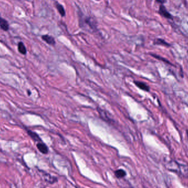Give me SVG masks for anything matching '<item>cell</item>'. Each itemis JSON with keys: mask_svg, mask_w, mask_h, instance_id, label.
Here are the masks:
<instances>
[{"mask_svg": "<svg viewBox=\"0 0 188 188\" xmlns=\"http://www.w3.org/2000/svg\"><path fill=\"white\" fill-rule=\"evenodd\" d=\"M167 169L172 172H175L182 176L188 178V165L181 163L176 161H172L166 165Z\"/></svg>", "mask_w": 188, "mask_h": 188, "instance_id": "6da1fadb", "label": "cell"}, {"mask_svg": "<svg viewBox=\"0 0 188 188\" xmlns=\"http://www.w3.org/2000/svg\"><path fill=\"white\" fill-rule=\"evenodd\" d=\"M158 13L161 16L165 17L167 19H172V16L171 14L169 13L168 11L166 10V7L163 5H161L160 6L159 11H158Z\"/></svg>", "mask_w": 188, "mask_h": 188, "instance_id": "7a4b0ae2", "label": "cell"}, {"mask_svg": "<svg viewBox=\"0 0 188 188\" xmlns=\"http://www.w3.org/2000/svg\"><path fill=\"white\" fill-rule=\"evenodd\" d=\"M134 83L137 87H139L140 89L146 92H148L150 91L149 86L145 82H140V81H134Z\"/></svg>", "mask_w": 188, "mask_h": 188, "instance_id": "3957f363", "label": "cell"}, {"mask_svg": "<svg viewBox=\"0 0 188 188\" xmlns=\"http://www.w3.org/2000/svg\"><path fill=\"white\" fill-rule=\"evenodd\" d=\"M36 147L38 148L39 151L40 153H42L43 154H47L49 152V148L47 145L44 143L43 142H39L37 143Z\"/></svg>", "mask_w": 188, "mask_h": 188, "instance_id": "277c9868", "label": "cell"}, {"mask_svg": "<svg viewBox=\"0 0 188 188\" xmlns=\"http://www.w3.org/2000/svg\"><path fill=\"white\" fill-rule=\"evenodd\" d=\"M26 130L29 136H30L34 141L38 142V143L42 142V140L40 138V136H39L36 133L31 131V130L26 129Z\"/></svg>", "mask_w": 188, "mask_h": 188, "instance_id": "5b68a950", "label": "cell"}, {"mask_svg": "<svg viewBox=\"0 0 188 188\" xmlns=\"http://www.w3.org/2000/svg\"><path fill=\"white\" fill-rule=\"evenodd\" d=\"M42 40L45 41L48 44L52 46H54L56 44V41L54 40V38H53L51 36L49 35H44L41 36Z\"/></svg>", "mask_w": 188, "mask_h": 188, "instance_id": "8992f818", "label": "cell"}, {"mask_svg": "<svg viewBox=\"0 0 188 188\" xmlns=\"http://www.w3.org/2000/svg\"><path fill=\"white\" fill-rule=\"evenodd\" d=\"M0 28L3 31H7L9 29V24L8 21L0 16Z\"/></svg>", "mask_w": 188, "mask_h": 188, "instance_id": "52a82bcc", "label": "cell"}, {"mask_svg": "<svg viewBox=\"0 0 188 188\" xmlns=\"http://www.w3.org/2000/svg\"><path fill=\"white\" fill-rule=\"evenodd\" d=\"M153 44L155 45H163V46H167V47H170L171 46V45L169 44V43L166 42L165 40L162 39H156L154 41Z\"/></svg>", "mask_w": 188, "mask_h": 188, "instance_id": "ba28073f", "label": "cell"}, {"mask_svg": "<svg viewBox=\"0 0 188 188\" xmlns=\"http://www.w3.org/2000/svg\"><path fill=\"white\" fill-rule=\"evenodd\" d=\"M18 49L21 54H26V47L22 42H19L18 44Z\"/></svg>", "mask_w": 188, "mask_h": 188, "instance_id": "9c48e42d", "label": "cell"}, {"mask_svg": "<svg viewBox=\"0 0 188 188\" xmlns=\"http://www.w3.org/2000/svg\"><path fill=\"white\" fill-rule=\"evenodd\" d=\"M97 110H98V111H99V113H100V115L104 120L107 121V122H111L112 121L111 119L108 117V115L107 116L106 115V112H105L104 110H102L100 108H97Z\"/></svg>", "mask_w": 188, "mask_h": 188, "instance_id": "30bf717a", "label": "cell"}, {"mask_svg": "<svg viewBox=\"0 0 188 188\" xmlns=\"http://www.w3.org/2000/svg\"><path fill=\"white\" fill-rule=\"evenodd\" d=\"M56 7L57 8V10H58L59 13L62 16H64L66 15V11L64 8L63 6L62 5L59 4V3H57L56 5Z\"/></svg>", "mask_w": 188, "mask_h": 188, "instance_id": "8fae6325", "label": "cell"}, {"mask_svg": "<svg viewBox=\"0 0 188 188\" xmlns=\"http://www.w3.org/2000/svg\"><path fill=\"white\" fill-rule=\"evenodd\" d=\"M115 176L118 178H122L126 176V172L123 169H118L115 171Z\"/></svg>", "mask_w": 188, "mask_h": 188, "instance_id": "7c38bea8", "label": "cell"}, {"mask_svg": "<svg viewBox=\"0 0 188 188\" xmlns=\"http://www.w3.org/2000/svg\"><path fill=\"white\" fill-rule=\"evenodd\" d=\"M45 181L49 182L50 183H54V182L57 181V178L55 177L52 176L49 174H46L45 175Z\"/></svg>", "mask_w": 188, "mask_h": 188, "instance_id": "4fadbf2b", "label": "cell"}, {"mask_svg": "<svg viewBox=\"0 0 188 188\" xmlns=\"http://www.w3.org/2000/svg\"><path fill=\"white\" fill-rule=\"evenodd\" d=\"M151 56H152L153 57H155L156 59H159L160 61H162L163 62H165V63H166L168 64H170V65H173L169 61H168L167 59H164V58H163L162 57L160 56L159 55H157V54H150Z\"/></svg>", "mask_w": 188, "mask_h": 188, "instance_id": "5bb4252c", "label": "cell"}, {"mask_svg": "<svg viewBox=\"0 0 188 188\" xmlns=\"http://www.w3.org/2000/svg\"><path fill=\"white\" fill-rule=\"evenodd\" d=\"M156 2L158 3H160L161 5H163L166 2V0H156Z\"/></svg>", "mask_w": 188, "mask_h": 188, "instance_id": "9a60e30c", "label": "cell"}, {"mask_svg": "<svg viewBox=\"0 0 188 188\" xmlns=\"http://www.w3.org/2000/svg\"><path fill=\"white\" fill-rule=\"evenodd\" d=\"M186 135H187V138H188V130H186Z\"/></svg>", "mask_w": 188, "mask_h": 188, "instance_id": "2e32d148", "label": "cell"}, {"mask_svg": "<svg viewBox=\"0 0 188 188\" xmlns=\"http://www.w3.org/2000/svg\"><path fill=\"white\" fill-rule=\"evenodd\" d=\"M28 95H31V92H30V91H28Z\"/></svg>", "mask_w": 188, "mask_h": 188, "instance_id": "e0dca14e", "label": "cell"}]
</instances>
